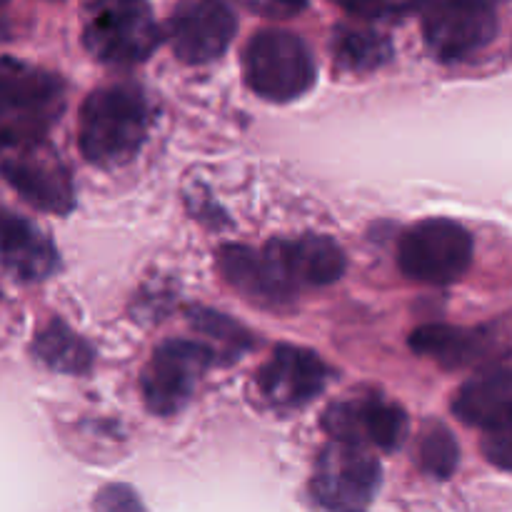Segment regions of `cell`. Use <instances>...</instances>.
<instances>
[{"label":"cell","instance_id":"obj_1","mask_svg":"<svg viewBox=\"0 0 512 512\" xmlns=\"http://www.w3.org/2000/svg\"><path fill=\"white\" fill-rule=\"evenodd\" d=\"M150 133V105L143 90L113 83L93 90L78 113V148L95 168L128 165Z\"/></svg>","mask_w":512,"mask_h":512},{"label":"cell","instance_id":"obj_2","mask_svg":"<svg viewBox=\"0 0 512 512\" xmlns=\"http://www.w3.org/2000/svg\"><path fill=\"white\" fill-rule=\"evenodd\" d=\"M63 78L15 58H0V153L43 143L65 110Z\"/></svg>","mask_w":512,"mask_h":512},{"label":"cell","instance_id":"obj_3","mask_svg":"<svg viewBox=\"0 0 512 512\" xmlns=\"http://www.w3.org/2000/svg\"><path fill=\"white\" fill-rule=\"evenodd\" d=\"M248 88L270 103H290L308 93L318 78L308 43L290 30H258L243 50Z\"/></svg>","mask_w":512,"mask_h":512},{"label":"cell","instance_id":"obj_4","mask_svg":"<svg viewBox=\"0 0 512 512\" xmlns=\"http://www.w3.org/2000/svg\"><path fill=\"white\" fill-rule=\"evenodd\" d=\"M475 243L465 225L450 218H425L405 230L398 243L403 275L420 285H453L473 265Z\"/></svg>","mask_w":512,"mask_h":512},{"label":"cell","instance_id":"obj_5","mask_svg":"<svg viewBox=\"0 0 512 512\" xmlns=\"http://www.w3.org/2000/svg\"><path fill=\"white\" fill-rule=\"evenodd\" d=\"M380 483L383 468L370 450L330 440L315 460L310 493L328 512H368Z\"/></svg>","mask_w":512,"mask_h":512},{"label":"cell","instance_id":"obj_6","mask_svg":"<svg viewBox=\"0 0 512 512\" xmlns=\"http://www.w3.org/2000/svg\"><path fill=\"white\" fill-rule=\"evenodd\" d=\"M215 360L218 353L208 343L183 338L160 343L140 373L145 408L160 418L180 413Z\"/></svg>","mask_w":512,"mask_h":512},{"label":"cell","instance_id":"obj_7","mask_svg":"<svg viewBox=\"0 0 512 512\" xmlns=\"http://www.w3.org/2000/svg\"><path fill=\"white\" fill-rule=\"evenodd\" d=\"M163 43V30L145 3H110L85 20L83 45L95 60L110 65H138Z\"/></svg>","mask_w":512,"mask_h":512},{"label":"cell","instance_id":"obj_8","mask_svg":"<svg viewBox=\"0 0 512 512\" xmlns=\"http://www.w3.org/2000/svg\"><path fill=\"white\" fill-rule=\"evenodd\" d=\"M0 175L40 213L68 215L75 208L73 175L48 140L3 150Z\"/></svg>","mask_w":512,"mask_h":512},{"label":"cell","instance_id":"obj_9","mask_svg":"<svg viewBox=\"0 0 512 512\" xmlns=\"http://www.w3.org/2000/svg\"><path fill=\"white\" fill-rule=\"evenodd\" d=\"M323 430L335 443L393 453L408 438L410 418L403 405L385 400L378 393H365L328 405L323 413Z\"/></svg>","mask_w":512,"mask_h":512},{"label":"cell","instance_id":"obj_10","mask_svg":"<svg viewBox=\"0 0 512 512\" xmlns=\"http://www.w3.org/2000/svg\"><path fill=\"white\" fill-rule=\"evenodd\" d=\"M500 33L490 3H435L423 8V38L440 63H460L483 53Z\"/></svg>","mask_w":512,"mask_h":512},{"label":"cell","instance_id":"obj_11","mask_svg":"<svg viewBox=\"0 0 512 512\" xmlns=\"http://www.w3.org/2000/svg\"><path fill=\"white\" fill-rule=\"evenodd\" d=\"M218 268L230 288L255 305L278 308L298 298V290L285 270L278 240H270L260 250L248 245H225L218 253Z\"/></svg>","mask_w":512,"mask_h":512},{"label":"cell","instance_id":"obj_12","mask_svg":"<svg viewBox=\"0 0 512 512\" xmlns=\"http://www.w3.org/2000/svg\"><path fill=\"white\" fill-rule=\"evenodd\" d=\"M330 380V368L313 350L275 345L268 363L255 375L258 393L278 410H298L318 398Z\"/></svg>","mask_w":512,"mask_h":512},{"label":"cell","instance_id":"obj_13","mask_svg":"<svg viewBox=\"0 0 512 512\" xmlns=\"http://www.w3.org/2000/svg\"><path fill=\"white\" fill-rule=\"evenodd\" d=\"M238 33L233 8L215 0H193L175 8L168 20L173 53L188 65H203L220 58Z\"/></svg>","mask_w":512,"mask_h":512},{"label":"cell","instance_id":"obj_14","mask_svg":"<svg viewBox=\"0 0 512 512\" xmlns=\"http://www.w3.org/2000/svg\"><path fill=\"white\" fill-rule=\"evenodd\" d=\"M450 408L460 423L473 425L485 433L512 425V370L508 353L468 380L455 393Z\"/></svg>","mask_w":512,"mask_h":512},{"label":"cell","instance_id":"obj_15","mask_svg":"<svg viewBox=\"0 0 512 512\" xmlns=\"http://www.w3.org/2000/svg\"><path fill=\"white\" fill-rule=\"evenodd\" d=\"M53 240L28 218L0 208V265L23 283H40L58 270Z\"/></svg>","mask_w":512,"mask_h":512},{"label":"cell","instance_id":"obj_16","mask_svg":"<svg viewBox=\"0 0 512 512\" xmlns=\"http://www.w3.org/2000/svg\"><path fill=\"white\" fill-rule=\"evenodd\" d=\"M410 348L445 370L470 368L495 348L493 328H455V325H423L410 333Z\"/></svg>","mask_w":512,"mask_h":512},{"label":"cell","instance_id":"obj_17","mask_svg":"<svg viewBox=\"0 0 512 512\" xmlns=\"http://www.w3.org/2000/svg\"><path fill=\"white\" fill-rule=\"evenodd\" d=\"M278 245L298 293L338 283L348 268L343 248L328 235H300L295 240H278Z\"/></svg>","mask_w":512,"mask_h":512},{"label":"cell","instance_id":"obj_18","mask_svg":"<svg viewBox=\"0 0 512 512\" xmlns=\"http://www.w3.org/2000/svg\"><path fill=\"white\" fill-rule=\"evenodd\" d=\"M330 53L345 73H373L393 60V40L385 33L360 25H338L330 40Z\"/></svg>","mask_w":512,"mask_h":512},{"label":"cell","instance_id":"obj_19","mask_svg":"<svg viewBox=\"0 0 512 512\" xmlns=\"http://www.w3.org/2000/svg\"><path fill=\"white\" fill-rule=\"evenodd\" d=\"M33 355L45 368L65 375H88L95 363V350L88 340L80 338L60 318L48 320V325L35 335Z\"/></svg>","mask_w":512,"mask_h":512},{"label":"cell","instance_id":"obj_20","mask_svg":"<svg viewBox=\"0 0 512 512\" xmlns=\"http://www.w3.org/2000/svg\"><path fill=\"white\" fill-rule=\"evenodd\" d=\"M460 465V445L450 428L430 423L420 438V468L438 480H450Z\"/></svg>","mask_w":512,"mask_h":512},{"label":"cell","instance_id":"obj_21","mask_svg":"<svg viewBox=\"0 0 512 512\" xmlns=\"http://www.w3.org/2000/svg\"><path fill=\"white\" fill-rule=\"evenodd\" d=\"M190 323H193L203 335L218 340V343L223 345V355L228 360H235L240 353H245V350H250L255 345V338L243 328V325L230 320L228 315L215 313V310L193 308L190 310Z\"/></svg>","mask_w":512,"mask_h":512},{"label":"cell","instance_id":"obj_22","mask_svg":"<svg viewBox=\"0 0 512 512\" xmlns=\"http://www.w3.org/2000/svg\"><path fill=\"white\" fill-rule=\"evenodd\" d=\"M93 508L95 512H148L143 500H140V495L135 493L130 485L123 483L105 485V488L95 495Z\"/></svg>","mask_w":512,"mask_h":512},{"label":"cell","instance_id":"obj_23","mask_svg":"<svg viewBox=\"0 0 512 512\" xmlns=\"http://www.w3.org/2000/svg\"><path fill=\"white\" fill-rule=\"evenodd\" d=\"M483 453L488 463H493L498 470H510L512 460V425L488 430L483 438Z\"/></svg>","mask_w":512,"mask_h":512},{"label":"cell","instance_id":"obj_24","mask_svg":"<svg viewBox=\"0 0 512 512\" xmlns=\"http://www.w3.org/2000/svg\"><path fill=\"white\" fill-rule=\"evenodd\" d=\"M343 8L358 15L360 20H393L413 10L410 5H343Z\"/></svg>","mask_w":512,"mask_h":512},{"label":"cell","instance_id":"obj_25","mask_svg":"<svg viewBox=\"0 0 512 512\" xmlns=\"http://www.w3.org/2000/svg\"><path fill=\"white\" fill-rule=\"evenodd\" d=\"M250 10H255V13L260 15H273V18H280V15H295L300 13V10H305V5H293V3H248Z\"/></svg>","mask_w":512,"mask_h":512}]
</instances>
